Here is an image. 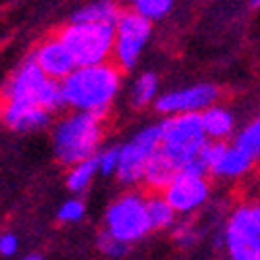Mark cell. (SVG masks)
Returning a JSON list of instances; mask_svg holds the SVG:
<instances>
[{
	"instance_id": "cell-13",
	"label": "cell",
	"mask_w": 260,
	"mask_h": 260,
	"mask_svg": "<svg viewBox=\"0 0 260 260\" xmlns=\"http://www.w3.org/2000/svg\"><path fill=\"white\" fill-rule=\"evenodd\" d=\"M50 115L52 113L44 111L42 106H29V104H5V111H3L7 127L19 134L44 129L50 123Z\"/></svg>"
},
{
	"instance_id": "cell-20",
	"label": "cell",
	"mask_w": 260,
	"mask_h": 260,
	"mask_svg": "<svg viewBox=\"0 0 260 260\" xmlns=\"http://www.w3.org/2000/svg\"><path fill=\"white\" fill-rule=\"evenodd\" d=\"M158 98V77L154 73H142L136 83H134V90H132V102L134 106L142 108L150 102H156Z\"/></svg>"
},
{
	"instance_id": "cell-31",
	"label": "cell",
	"mask_w": 260,
	"mask_h": 260,
	"mask_svg": "<svg viewBox=\"0 0 260 260\" xmlns=\"http://www.w3.org/2000/svg\"><path fill=\"white\" fill-rule=\"evenodd\" d=\"M252 7H256V9H258V7H260V0H252Z\"/></svg>"
},
{
	"instance_id": "cell-24",
	"label": "cell",
	"mask_w": 260,
	"mask_h": 260,
	"mask_svg": "<svg viewBox=\"0 0 260 260\" xmlns=\"http://www.w3.org/2000/svg\"><path fill=\"white\" fill-rule=\"evenodd\" d=\"M119 158H121V146L102 150V152H98V171L102 175H117Z\"/></svg>"
},
{
	"instance_id": "cell-27",
	"label": "cell",
	"mask_w": 260,
	"mask_h": 260,
	"mask_svg": "<svg viewBox=\"0 0 260 260\" xmlns=\"http://www.w3.org/2000/svg\"><path fill=\"white\" fill-rule=\"evenodd\" d=\"M175 237L181 246H189L196 242V231H193V227L189 223H181L175 227Z\"/></svg>"
},
{
	"instance_id": "cell-4",
	"label": "cell",
	"mask_w": 260,
	"mask_h": 260,
	"mask_svg": "<svg viewBox=\"0 0 260 260\" xmlns=\"http://www.w3.org/2000/svg\"><path fill=\"white\" fill-rule=\"evenodd\" d=\"M115 36L117 25L75 23V21H69L58 31L60 42L69 48L77 67H92V64L108 62L111 54L115 52Z\"/></svg>"
},
{
	"instance_id": "cell-5",
	"label": "cell",
	"mask_w": 260,
	"mask_h": 260,
	"mask_svg": "<svg viewBox=\"0 0 260 260\" xmlns=\"http://www.w3.org/2000/svg\"><path fill=\"white\" fill-rule=\"evenodd\" d=\"M160 148L179 169L196 160L208 142L202 115H173L160 123Z\"/></svg>"
},
{
	"instance_id": "cell-21",
	"label": "cell",
	"mask_w": 260,
	"mask_h": 260,
	"mask_svg": "<svg viewBox=\"0 0 260 260\" xmlns=\"http://www.w3.org/2000/svg\"><path fill=\"white\" fill-rule=\"evenodd\" d=\"M127 5H132V11L150 19L156 21L162 19L171 9H173V0H125Z\"/></svg>"
},
{
	"instance_id": "cell-23",
	"label": "cell",
	"mask_w": 260,
	"mask_h": 260,
	"mask_svg": "<svg viewBox=\"0 0 260 260\" xmlns=\"http://www.w3.org/2000/svg\"><path fill=\"white\" fill-rule=\"evenodd\" d=\"M227 144L225 142H216V140H208L202 148V152L198 154V160L200 165L206 169V173H210L216 165H219V160L223 158V154L227 152Z\"/></svg>"
},
{
	"instance_id": "cell-19",
	"label": "cell",
	"mask_w": 260,
	"mask_h": 260,
	"mask_svg": "<svg viewBox=\"0 0 260 260\" xmlns=\"http://www.w3.org/2000/svg\"><path fill=\"white\" fill-rule=\"evenodd\" d=\"M96 173H100V171H98V156L73 165L71 171H69V175H67V187H69L71 191H77V193L83 191L85 187L92 183V179H94Z\"/></svg>"
},
{
	"instance_id": "cell-1",
	"label": "cell",
	"mask_w": 260,
	"mask_h": 260,
	"mask_svg": "<svg viewBox=\"0 0 260 260\" xmlns=\"http://www.w3.org/2000/svg\"><path fill=\"white\" fill-rule=\"evenodd\" d=\"M121 88V69L115 62L77 67L62 81L67 106L77 113H90L104 119Z\"/></svg>"
},
{
	"instance_id": "cell-3",
	"label": "cell",
	"mask_w": 260,
	"mask_h": 260,
	"mask_svg": "<svg viewBox=\"0 0 260 260\" xmlns=\"http://www.w3.org/2000/svg\"><path fill=\"white\" fill-rule=\"evenodd\" d=\"M5 104H29L56 113L67 106V98L62 92V81L50 79L29 56L11 73L5 85Z\"/></svg>"
},
{
	"instance_id": "cell-16",
	"label": "cell",
	"mask_w": 260,
	"mask_h": 260,
	"mask_svg": "<svg viewBox=\"0 0 260 260\" xmlns=\"http://www.w3.org/2000/svg\"><path fill=\"white\" fill-rule=\"evenodd\" d=\"M202 125H204V132L208 140H216V142H223L225 138L231 136L233 132V115L227 111V108L214 104L210 108L202 113Z\"/></svg>"
},
{
	"instance_id": "cell-11",
	"label": "cell",
	"mask_w": 260,
	"mask_h": 260,
	"mask_svg": "<svg viewBox=\"0 0 260 260\" xmlns=\"http://www.w3.org/2000/svg\"><path fill=\"white\" fill-rule=\"evenodd\" d=\"M162 196L167 202L175 208V212H191L200 208L208 200V181L206 175H196V173L179 171V175L175 177Z\"/></svg>"
},
{
	"instance_id": "cell-6",
	"label": "cell",
	"mask_w": 260,
	"mask_h": 260,
	"mask_svg": "<svg viewBox=\"0 0 260 260\" xmlns=\"http://www.w3.org/2000/svg\"><path fill=\"white\" fill-rule=\"evenodd\" d=\"M106 231L127 246L146 237V233L152 231L148 198L138 191H127L119 196L106 210Z\"/></svg>"
},
{
	"instance_id": "cell-8",
	"label": "cell",
	"mask_w": 260,
	"mask_h": 260,
	"mask_svg": "<svg viewBox=\"0 0 260 260\" xmlns=\"http://www.w3.org/2000/svg\"><path fill=\"white\" fill-rule=\"evenodd\" d=\"M150 34H152V21L127 11L121 15L119 23H117V36H115V64L121 71L134 69L136 62L144 50V46L148 44Z\"/></svg>"
},
{
	"instance_id": "cell-7",
	"label": "cell",
	"mask_w": 260,
	"mask_h": 260,
	"mask_svg": "<svg viewBox=\"0 0 260 260\" xmlns=\"http://www.w3.org/2000/svg\"><path fill=\"white\" fill-rule=\"evenodd\" d=\"M160 125H150L136 134L127 144L121 146V158L117 177L125 185H134L144 181V173L148 162L160 150Z\"/></svg>"
},
{
	"instance_id": "cell-30",
	"label": "cell",
	"mask_w": 260,
	"mask_h": 260,
	"mask_svg": "<svg viewBox=\"0 0 260 260\" xmlns=\"http://www.w3.org/2000/svg\"><path fill=\"white\" fill-rule=\"evenodd\" d=\"M23 260H44V258H42L40 254H29V256H25Z\"/></svg>"
},
{
	"instance_id": "cell-22",
	"label": "cell",
	"mask_w": 260,
	"mask_h": 260,
	"mask_svg": "<svg viewBox=\"0 0 260 260\" xmlns=\"http://www.w3.org/2000/svg\"><path fill=\"white\" fill-rule=\"evenodd\" d=\"M235 144L244 148L248 154H252L254 158L260 156V115L246 127L240 132V136L235 138Z\"/></svg>"
},
{
	"instance_id": "cell-10",
	"label": "cell",
	"mask_w": 260,
	"mask_h": 260,
	"mask_svg": "<svg viewBox=\"0 0 260 260\" xmlns=\"http://www.w3.org/2000/svg\"><path fill=\"white\" fill-rule=\"evenodd\" d=\"M219 90L212 83H196L181 90L165 92L156 98V108L162 115H202L206 108L214 106Z\"/></svg>"
},
{
	"instance_id": "cell-17",
	"label": "cell",
	"mask_w": 260,
	"mask_h": 260,
	"mask_svg": "<svg viewBox=\"0 0 260 260\" xmlns=\"http://www.w3.org/2000/svg\"><path fill=\"white\" fill-rule=\"evenodd\" d=\"M252 162H254V156L248 154L246 150L240 148L237 144H233L227 148V152L223 154L219 165H216L210 173L212 175H219V177H240L250 171Z\"/></svg>"
},
{
	"instance_id": "cell-26",
	"label": "cell",
	"mask_w": 260,
	"mask_h": 260,
	"mask_svg": "<svg viewBox=\"0 0 260 260\" xmlns=\"http://www.w3.org/2000/svg\"><path fill=\"white\" fill-rule=\"evenodd\" d=\"M98 248L102 254L106 256H113V258H119L127 252V244H123L121 240H117V237H113L108 231H102L100 237H98Z\"/></svg>"
},
{
	"instance_id": "cell-2",
	"label": "cell",
	"mask_w": 260,
	"mask_h": 260,
	"mask_svg": "<svg viewBox=\"0 0 260 260\" xmlns=\"http://www.w3.org/2000/svg\"><path fill=\"white\" fill-rule=\"evenodd\" d=\"M102 117L90 113H73L56 123L52 132V148L58 162L77 165L98 156V148L102 142Z\"/></svg>"
},
{
	"instance_id": "cell-28",
	"label": "cell",
	"mask_w": 260,
	"mask_h": 260,
	"mask_svg": "<svg viewBox=\"0 0 260 260\" xmlns=\"http://www.w3.org/2000/svg\"><path fill=\"white\" fill-rule=\"evenodd\" d=\"M19 248V242L17 237L13 233H3V237H0V254L3 256H13Z\"/></svg>"
},
{
	"instance_id": "cell-25",
	"label": "cell",
	"mask_w": 260,
	"mask_h": 260,
	"mask_svg": "<svg viewBox=\"0 0 260 260\" xmlns=\"http://www.w3.org/2000/svg\"><path fill=\"white\" fill-rule=\"evenodd\" d=\"M83 214H85V204L81 200H77V198L67 200L56 212L58 221H62V223H75V221L83 219Z\"/></svg>"
},
{
	"instance_id": "cell-12",
	"label": "cell",
	"mask_w": 260,
	"mask_h": 260,
	"mask_svg": "<svg viewBox=\"0 0 260 260\" xmlns=\"http://www.w3.org/2000/svg\"><path fill=\"white\" fill-rule=\"evenodd\" d=\"M31 58L50 79H56V81H64L77 69L75 58L71 56L69 48L62 44L58 36L42 42V44L34 50Z\"/></svg>"
},
{
	"instance_id": "cell-9",
	"label": "cell",
	"mask_w": 260,
	"mask_h": 260,
	"mask_svg": "<svg viewBox=\"0 0 260 260\" xmlns=\"http://www.w3.org/2000/svg\"><path fill=\"white\" fill-rule=\"evenodd\" d=\"M225 248L231 258L260 254V204L233 210L225 227Z\"/></svg>"
},
{
	"instance_id": "cell-29",
	"label": "cell",
	"mask_w": 260,
	"mask_h": 260,
	"mask_svg": "<svg viewBox=\"0 0 260 260\" xmlns=\"http://www.w3.org/2000/svg\"><path fill=\"white\" fill-rule=\"evenodd\" d=\"M231 260H260V254H252V256H246V258H231Z\"/></svg>"
},
{
	"instance_id": "cell-14",
	"label": "cell",
	"mask_w": 260,
	"mask_h": 260,
	"mask_svg": "<svg viewBox=\"0 0 260 260\" xmlns=\"http://www.w3.org/2000/svg\"><path fill=\"white\" fill-rule=\"evenodd\" d=\"M179 167L175 165L169 154L162 152V148L152 156V160L148 162L146 173H144V183L150 191L154 193H165V189L175 181V177L179 175Z\"/></svg>"
},
{
	"instance_id": "cell-18",
	"label": "cell",
	"mask_w": 260,
	"mask_h": 260,
	"mask_svg": "<svg viewBox=\"0 0 260 260\" xmlns=\"http://www.w3.org/2000/svg\"><path fill=\"white\" fill-rule=\"evenodd\" d=\"M148 214L152 229H167L171 225H175V208H173L162 193H154L148 198Z\"/></svg>"
},
{
	"instance_id": "cell-15",
	"label": "cell",
	"mask_w": 260,
	"mask_h": 260,
	"mask_svg": "<svg viewBox=\"0 0 260 260\" xmlns=\"http://www.w3.org/2000/svg\"><path fill=\"white\" fill-rule=\"evenodd\" d=\"M121 9L115 0H96V3H90L81 7L71 21L75 23H106V25H117L121 19Z\"/></svg>"
}]
</instances>
